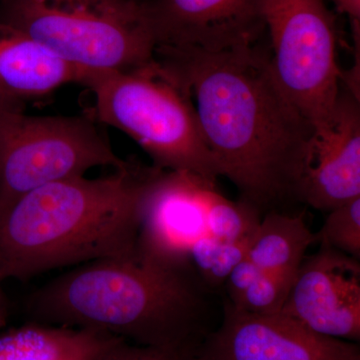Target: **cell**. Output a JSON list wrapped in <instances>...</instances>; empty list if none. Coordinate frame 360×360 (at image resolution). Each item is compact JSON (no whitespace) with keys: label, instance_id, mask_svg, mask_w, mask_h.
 Masks as SVG:
<instances>
[{"label":"cell","instance_id":"cell-1","mask_svg":"<svg viewBox=\"0 0 360 360\" xmlns=\"http://www.w3.org/2000/svg\"><path fill=\"white\" fill-rule=\"evenodd\" d=\"M153 59L193 104L219 168L262 212L292 195L312 129L258 42L220 51L156 46Z\"/></svg>","mask_w":360,"mask_h":360},{"label":"cell","instance_id":"cell-2","mask_svg":"<svg viewBox=\"0 0 360 360\" xmlns=\"http://www.w3.org/2000/svg\"><path fill=\"white\" fill-rule=\"evenodd\" d=\"M160 170L130 160L105 176L59 180L21 196L0 213V281L134 253Z\"/></svg>","mask_w":360,"mask_h":360},{"label":"cell","instance_id":"cell-3","mask_svg":"<svg viewBox=\"0 0 360 360\" xmlns=\"http://www.w3.org/2000/svg\"><path fill=\"white\" fill-rule=\"evenodd\" d=\"M205 291L191 270L136 250L56 277L30 295L26 314L30 321L94 329L143 347H193L212 333Z\"/></svg>","mask_w":360,"mask_h":360},{"label":"cell","instance_id":"cell-4","mask_svg":"<svg viewBox=\"0 0 360 360\" xmlns=\"http://www.w3.org/2000/svg\"><path fill=\"white\" fill-rule=\"evenodd\" d=\"M82 84L94 94L97 122L129 135L153 167L220 176L193 104L153 58L132 70L86 71Z\"/></svg>","mask_w":360,"mask_h":360},{"label":"cell","instance_id":"cell-5","mask_svg":"<svg viewBox=\"0 0 360 360\" xmlns=\"http://www.w3.org/2000/svg\"><path fill=\"white\" fill-rule=\"evenodd\" d=\"M0 22L82 71L132 70L155 53L139 0H0Z\"/></svg>","mask_w":360,"mask_h":360},{"label":"cell","instance_id":"cell-6","mask_svg":"<svg viewBox=\"0 0 360 360\" xmlns=\"http://www.w3.org/2000/svg\"><path fill=\"white\" fill-rule=\"evenodd\" d=\"M125 161L89 116L0 110V213L33 189Z\"/></svg>","mask_w":360,"mask_h":360},{"label":"cell","instance_id":"cell-7","mask_svg":"<svg viewBox=\"0 0 360 360\" xmlns=\"http://www.w3.org/2000/svg\"><path fill=\"white\" fill-rule=\"evenodd\" d=\"M264 21L277 82L312 129L340 94L335 16L326 0H264Z\"/></svg>","mask_w":360,"mask_h":360},{"label":"cell","instance_id":"cell-8","mask_svg":"<svg viewBox=\"0 0 360 360\" xmlns=\"http://www.w3.org/2000/svg\"><path fill=\"white\" fill-rule=\"evenodd\" d=\"M359 196V98L340 84L330 115L312 127L291 200L328 212Z\"/></svg>","mask_w":360,"mask_h":360},{"label":"cell","instance_id":"cell-9","mask_svg":"<svg viewBox=\"0 0 360 360\" xmlns=\"http://www.w3.org/2000/svg\"><path fill=\"white\" fill-rule=\"evenodd\" d=\"M202 352L205 360H360L356 342L319 335L281 312L248 314L226 300Z\"/></svg>","mask_w":360,"mask_h":360},{"label":"cell","instance_id":"cell-10","mask_svg":"<svg viewBox=\"0 0 360 360\" xmlns=\"http://www.w3.org/2000/svg\"><path fill=\"white\" fill-rule=\"evenodd\" d=\"M217 181L188 172L161 169L146 200L136 250L175 269L191 270L189 252L210 236L208 212Z\"/></svg>","mask_w":360,"mask_h":360},{"label":"cell","instance_id":"cell-11","mask_svg":"<svg viewBox=\"0 0 360 360\" xmlns=\"http://www.w3.org/2000/svg\"><path fill=\"white\" fill-rule=\"evenodd\" d=\"M155 46L220 51L265 34L264 0H143Z\"/></svg>","mask_w":360,"mask_h":360},{"label":"cell","instance_id":"cell-12","mask_svg":"<svg viewBox=\"0 0 360 360\" xmlns=\"http://www.w3.org/2000/svg\"><path fill=\"white\" fill-rule=\"evenodd\" d=\"M281 312L319 335L359 342V259L321 245L303 260Z\"/></svg>","mask_w":360,"mask_h":360},{"label":"cell","instance_id":"cell-13","mask_svg":"<svg viewBox=\"0 0 360 360\" xmlns=\"http://www.w3.org/2000/svg\"><path fill=\"white\" fill-rule=\"evenodd\" d=\"M85 75L30 35L0 22V94L25 103L63 85L82 84Z\"/></svg>","mask_w":360,"mask_h":360},{"label":"cell","instance_id":"cell-14","mask_svg":"<svg viewBox=\"0 0 360 360\" xmlns=\"http://www.w3.org/2000/svg\"><path fill=\"white\" fill-rule=\"evenodd\" d=\"M122 341L94 329L30 321L0 335V360H101Z\"/></svg>","mask_w":360,"mask_h":360},{"label":"cell","instance_id":"cell-15","mask_svg":"<svg viewBox=\"0 0 360 360\" xmlns=\"http://www.w3.org/2000/svg\"><path fill=\"white\" fill-rule=\"evenodd\" d=\"M316 243L302 215L272 210L260 219L245 257L262 272L293 281L307 250Z\"/></svg>","mask_w":360,"mask_h":360},{"label":"cell","instance_id":"cell-16","mask_svg":"<svg viewBox=\"0 0 360 360\" xmlns=\"http://www.w3.org/2000/svg\"><path fill=\"white\" fill-rule=\"evenodd\" d=\"M248 245L205 236L191 248L189 267L206 290H222L229 272L245 257Z\"/></svg>","mask_w":360,"mask_h":360},{"label":"cell","instance_id":"cell-17","mask_svg":"<svg viewBox=\"0 0 360 360\" xmlns=\"http://www.w3.org/2000/svg\"><path fill=\"white\" fill-rule=\"evenodd\" d=\"M317 243L340 251L348 257H360V196L328 212L316 232Z\"/></svg>","mask_w":360,"mask_h":360},{"label":"cell","instance_id":"cell-18","mask_svg":"<svg viewBox=\"0 0 360 360\" xmlns=\"http://www.w3.org/2000/svg\"><path fill=\"white\" fill-rule=\"evenodd\" d=\"M291 284L292 281L288 279L260 271L250 285L234 302H229L236 309L248 314H279L288 297Z\"/></svg>","mask_w":360,"mask_h":360},{"label":"cell","instance_id":"cell-19","mask_svg":"<svg viewBox=\"0 0 360 360\" xmlns=\"http://www.w3.org/2000/svg\"><path fill=\"white\" fill-rule=\"evenodd\" d=\"M202 345L153 347L122 341L101 360H205Z\"/></svg>","mask_w":360,"mask_h":360},{"label":"cell","instance_id":"cell-20","mask_svg":"<svg viewBox=\"0 0 360 360\" xmlns=\"http://www.w3.org/2000/svg\"><path fill=\"white\" fill-rule=\"evenodd\" d=\"M338 11L347 14L352 21L360 20V0H333Z\"/></svg>","mask_w":360,"mask_h":360},{"label":"cell","instance_id":"cell-21","mask_svg":"<svg viewBox=\"0 0 360 360\" xmlns=\"http://www.w3.org/2000/svg\"><path fill=\"white\" fill-rule=\"evenodd\" d=\"M2 281H0V328L6 326L9 315V302L7 296L2 290Z\"/></svg>","mask_w":360,"mask_h":360},{"label":"cell","instance_id":"cell-22","mask_svg":"<svg viewBox=\"0 0 360 360\" xmlns=\"http://www.w3.org/2000/svg\"><path fill=\"white\" fill-rule=\"evenodd\" d=\"M0 110L23 111L25 110V103H21L20 101H14V99L0 94Z\"/></svg>","mask_w":360,"mask_h":360},{"label":"cell","instance_id":"cell-23","mask_svg":"<svg viewBox=\"0 0 360 360\" xmlns=\"http://www.w3.org/2000/svg\"><path fill=\"white\" fill-rule=\"evenodd\" d=\"M139 1H143V0H139Z\"/></svg>","mask_w":360,"mask_h":360}]
</instances>
